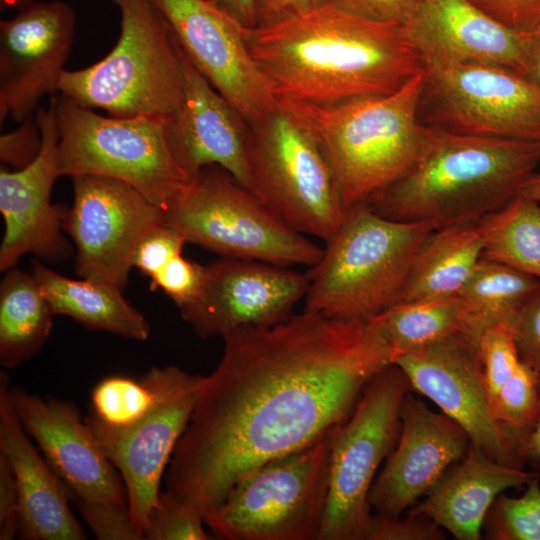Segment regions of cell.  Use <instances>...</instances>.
<instances>
[{
	"label": "cell",
	"mask_w": 540,
	"mask_h": 540,
	"mask_svg": "<svg viewBox=\"0 0 540 540\" xmlns=\"http://www.w3.org/2000/svg\"><path fill=\"white\" fill-rule=\"evenodd\" d=\"M247 153L252 192L294 230L329 240L347 211L334 170L305 122L278 100L248 125Z\"/></svg>",
	"instance_id": "obj_8"
},
{
	"label": "cell",
	"mask_w": 540,
	"mask_h": 540,
	"mask_svg": "<svg viewBox=\"0 0 540 540\" xmlns=\"http://www.w3.org/2000/svg\"><path fill=\"white\" fill-rule=\"evenodd\" d=\"M490 408L496 421L506 430L517 454L519 443L535 427L540 415L538 383L524 364L520 362L491 401Z\"/></svg>",
	"instance_id": "obj_33"
},
{
	"label": "cell",
	"mask_w": 540,
	"mask_h": 540,
	"mask_svg": "<svg viewBox=\"0 0 540 540\" xmlns=\"http://www.w3.org/2000/svg\"><path fill=\"white\" fill-rule=\"evenodd\" d=\"M539 283V279L506 265L480 259L458 294L465 306L470 344L479 349L486 329L511 321Z\"/></svg>",
	"instance_id": "obj_31"
},
{
	"label": "cell",
	"mask_w": 540,
	"mask_h": 540,
	"mask_svg": "<svg viewBox=\"0 0 540 540\" xmlns=\"http://www.w3.org/2000/svg\"><path fill=\"white\" fill-rule=\"evenodd\" d=\"M54 102L61 176L116 179L163 210L191 179L173 155L166 119L103 116L61 93Z\"/></svg>",
	"instance_id": "obj_7"
},
{
	"label": "cell",
	"mask_w": 540,
	"mask_h": 540,
	"mask_svg": "<svg viewBox=\"0 0 540 540\" xmlns=\"http://www.w3.org/2000/svg\"><path fill=\"white\" fill-rule=\"evenodd\" d=\"M54 313L34 275L15 267L0 285V363L12 369L38 354L53 328Z\"/></svg>",
	"instance_id": "obj_28"
},
{
	"label": "cell",
	"mask_w": 540,
	"mask_h": 540,
	"mask_svg": "<svg viewBox=\"0 0 540 540\" xmlns=\"http://www.w3.org/2000/svg\"><path fill=\"white\" fill-rule=\"evenodd\" d=\"M73 203L63 229L76 246L75 272L81 278L124 289L134 251L165 212L137 189L100 176H74Z\"/></svg>",
	"instance_id": "obj_13"
},
{
	"label": "cell",
	"mask_w": 540,
	"mask_h": 540,
	"mask_svg": "<svg viewBox=\"0 0 540 540\" xmlns=\"http://www.w3.org/2000/svg\"><path fill=\"white\" fill-rule=\"evenodd\" d=\"M244 30L257 26V0H207Z\"/></svg>",
	"instance_id": "obj_47"
},
{
	"label": "cell",
	"mask_w": 540,
	"mask_h": 540,
	"mask_svg": "<svg viewBox=\"0 0 540 540\" xmlns=\"http://www.w3.org/2000/svg\"><path fill=\"white\" fill-rule=\"evenodd\" d=\"M42 135L37 157L27 166L0 169V212L4 235L0 245V270L15 267L25 254L49 262L66 260L72 248L63 235L66 208L51 201L55 180L61 176L57 166L58 130L54 96L48 108L35 112Z\"/></svg>",
	"instance_id": "obj_17"
},
{
	"label": "cell",
	"mask_w": 540,
	"mask_h": 540,
	"mask_svg": "<svg viewBox=\"0 0 540 540\" xmlns=\"http://www.w3.org/2000/svg\"><path fill=\"white\" fill-rule=\"evenodd\" d=\"M370 319L385 339L393 364L400 356L432 343L459 338L470 344L465 306L458 295L398 303Z\"/></svg>",
	"instance_id": "obj_29"
},
{
	"label": "cell",
	"mask_w": 540,
	"mask_h": 540,
	"mask_svg": "<svg viewBox=\"0 0 540 540\" xmlns=\"http://www.w3.org/2000/svg\"><path fill=\"white\" fill-rule=\"evenodd\" d=\"M539 164L540 141L429 127L412 167L365 203L388 219L429 221L436 229L477 222L517 196Z\"/></svg>",
	"instance_id": "obj_3"
},
{
	"label": "cell",
	"mask_w": 540,
	"mask_h": 540,
	"mask_svg": "<svg viewBox=\"0 0 540 540\" xmlns=\"http://www.w3.org/2000/svg\"><path fill=\"white\" fill-rule=\"evenodd\" d=\"M539 476L537 471L500 463L470 444L464 457L409 513L429 518L457 540H478L496 497L506 489L526 486Z\"/></svg>",
	"instance_id": "obj_25"
},
{
	"label": "cell",
	"mask_w": 540,
	"mask_h": 540,
	"mask_svg": "<svg viewBox=\"0 0 540 540\" xmlns=\"http://www.w3.org/2000/svg\"><path fill=\"white\" fill-rule=\"evenodd\" d=\"M328 3H331V0H257V26L270 24Z\"/></svg>",
	"instance_id": "obj_46"
},
{
	"label": "cell",
	"mask_w": 540,
	"mask_h": 540,
	"mask_svg": "<svg viewBox=\"0 0 540 540\" xmlns=\"http://www.w3.org/2000/svg\"><path fill=\"white\" fill-rule=\"evenodd\" d=\"M35 1L36 0H0V8L1 10H8V9L21 10L31 5Z\"/></svg>",
	"instance_id": "obj_51"
},
{
	"label": "cell",
	"mask_w": 540,
	"mask_h": 540,
	"mask_svg": "<svg viewBox=\"0 0 540 540\" xmlns=\"http://www.w3.org/2000/svg\"><path fill=\"white\" fill-rule=\"evenodd\" d=\"M419 119L447 132L540 141V87L490 64L423 68Z\"/></svg>",
	"instance_id": "obj_12"
},
{
	"label": "cell",
	"mask_w": 540,
	"mask_h": 540,
	"mask_svg": "<svg viewBox=\"0 0 540 540\" xmlns=\"http://www.w3.org/2000/svg\"><path fill=\"white\" fill-rule=\"evenodd\" d=\"M76 29L66 2H34L0 21V122L21 123L59 91Z\"/></svg>",
	"instance_id": "obj_14"
},
{
	"label": "cell",
	"mask_w": 540,
	"mask_h": 540,
	"mask_svg": "<svg viewBox=\"0 0 540 540\" xmlns=\"http://www.w3.org/2000/svg\"><path fill=\"white\" fill-rule=\"evenodd\" d=\"M9 384L1 371L0 453L17 484L18 536L25 540H84L86 533L72 512L67 487L20 423Z\"/></svg>",
	"instance_id": "obj_24"
},
{
	"label": "cell",
	"mask_w": 540,
	"mask_h": 540,
	"mask_svg": "<svg viewBox=\"0 0 540 540\" xmlns=\"http://www.w3.org/2000/svg\"><path fill=\"white\" fill-rule=\"evenodd\" d=\"M442 528L429 518L409 513L404 519L372 516L366 540H442Z\"/></svg>",
	"instance_id": "obj_42"
},
{
	"label": "cell",
	"mask_w": 540,
	"mask_h": 540,
	"mask_svg": "<svg viewBox=\"0 0 540 540\" xmlns=\"http://www.w3.org/2000/svg\"><path fill=\"white\" fill-rule=\"evenodd\" d=\"M492 19L523 37L540 30V0H468Z\"/></svg>",
	"instance_id": "obj_41"
},
{
	"label": "cell",
	"mask_w": 540,
	"mask_h": 540,
	"mask_svg": "<svg viewBox=\"0 0 540 540\" xmlns=\"http://www.w3.org/2000/svg\"><path fill=\"white\" fill-rule=\"evenodd\" d=\"M539 480L530 481L520 497H496L483 524L488 539L540 540Z\"/></svg>",
	"instance_id": "obj_34"
},
{
	"label": "cell",
	"mask_w": 540,
	"mask_h": 540,
	"mask_svg": "<svg viewBox=\"0 0 540 540\" xmlns=\"http://www.w3.org/2000/svg\"><path fill=\"white\" fill-rule=\"evenodd\" d=\"M205 267L201 293L180 310L201 338L282 322L292 315L309 286L307 274L262 261L222 257Z\"/></svg>",
	"instance_id": "obj_16"
},
{
	"label": "cell",
	"mask_w": 540,
	"mask_h": 540,
	"mask_svg": "<svg viewBox=\"0 0 540 540\" xmlns=\"http://www.w3.org/2000/svg\"><path fill=\"white\" fill-rule=\"evenodd\" d=\"M424 0H331V4L356 16L381 23L404 25Z\"/></svg>",
	"instance_id": "obj_44"
},
{
	"label": "cell",
	"mask_w": 540,
	"mask_h": 540,
	"mask_svg": "<svg viewBox=\"0 0 540 540\" xmlns=\"http://www.w3.org/2000/svg\"><path fill=\"white\" fill-rule=\"evenodd\" d=\"M330 452L331 435L261 465L204 516L205 525L226 540H319Z\"/></svg>",
	"instance_id": "obj_10"
},
{
	"label": "cell",
	"mask_w": 540,
	"mask_h": 540,
	"mask_svg": "<svg viewBox=\"0 0 540 540\" xmlns=\"http://www.w3.org/2000/svg\"><path fill=\"white\" fill-rule=\"evenodd\" d=\"M222 338L164 478L166 497L203 519L248 473L331 435L393 365L371 319L304 310Z\"/></svg>",
	"instance_id": "obj_1"
},
{
	"label": "cell",
	"mask_w": 540,
	"mask_h": 540,
	"mask_svg": "<svg viewBox=\"0 0 540 540\" xmlns=\"http://www.w3.org/2000/svg\"><path fill=\"white\" fill-rule=\"evenodd\" d=\"M483 237L481 259L540 280V203L518 194L477 221Z\"/></svg>",
	"instance_id": "obj_32"
},
{
	"label": "cell",
	"mask_w": 540,
	"mask_h": 540,
	"mask_svg": "<svg viewBox=\"0 0 540 540\" xmlns=\"http://www.w3.org/2000/svg\"><path fill=\"white\" fill-rule=\"evenodd\" d=\"M277 100L333 103L386 95L423 70L403 25L328 3L245 33Z\"/></svg>",
	"instance_id": "obj_2"
},
{
	"label": "cell",
	"mask_w": 540,
	"mask_h": 540,
	"mask_svg": "<svg viewBox=\"0 0 540 540\" xmlns=\"http://www.w3.org/2000/svg\"><path fill=\"white\" fill-rule=\"evenodd\" d=\"M187 243L185 238L167 223L158 225L146 233L138 243L132 266L152 278L172 258L182 254Z\"/></svg>",
	"instance_id": "obj_40"
},
{
	"label": "cell",
	"mask_w": 540,
	"mask_h": 540,
	"mask_svg": "<svg viewBox=\"0 0 540 540\" xmlns=\"http://www.w3.org/2000/svg\"><path fill=\"white\" fill-rule=\"evenodd\" d=\"M423 70L400 89L333 103L279 100L320 142L346 211L400 179L415 163L429 127L419 119Z\"/></svg>",
	"instance_id": "obj_4"
},
{
	"label": "cell",
	"mask_w": 540,
	"mask_h": 540,
	"mask_svg": "<svg viewBox=\"0 0 540 540\" xmlns=\"http://www.w3.org/2000/svg\"><path fill=\"white\" fill-rule=\"evenodd\" d=\"M409 391L404 372L388 366L367 383L350 417L331 434L328 500L319 540H366L373 516L369 492L396 445L401 405Z\"/></svg>",
	"instance_id": "obj_11"
},
{
	"label": "cell",
	"mask_w": 540,
	"mask_h": 540,
	"mask_svg": "<svg viewBox=\"0 0 540 540\" xmlns=\"http://www.w3.org/2000/svg\"><path fill=\"white\" fill-rule=\"evenodd\" d=\"M482 252L483 237L477 222L435 229L416 253L398 303L457 296Z\"/></svg>",
	"instance_id": "obj_27"
},
{
	"label": "cell",
	"mask_w": 540,
	"mask_h": 540,
	"mask_svg": "<svg viewBox=\"0 0 540 540\" xmlns=\"http://www.w3.org/2000/svg\"><path fill=\"white\" fill-rule=\"evenodd\" d=\"M435 229L429 221L388 219L365 202L350 208L307 274L304 310L363 320L396 305L416 253Z\"/></svg>",
	"instance_id": "obj_5"
},
{
	"label": "cell",
	"mask_w": 540,
	"mask_h": 540,
	"mask_svg": "<svg viewBox=\"0 0 540 540\" xmlns=\"http://www.w3.org/2000/svg\"><path fill=\"white\" fill-rule=\"evenodd\" d=\"M178 50L184 75L183 97L178 110L167 120L176 161L190 178L207 166H219L252 192L247 122L210 84L179 43Z\"/></svg>",
	"instance_id": "obj_22"
},
{
	"label": "cell",
	"mask_w": 540,
	"mask_h": 540,
	"mask_svg": "<svg viewBox=\"0 0 540 540\" xmlns=\"http://www.w3.org/2000/svg\"><path fill=\"white\" fill-rule=\"evenodd\" d=\"M404 30L423 68L490 64L522 75L526 37L507 29L468 0H424Z\"/></svg>",
	"instance_id": "obj_23"
},
{
	"label": "cell",
	"mask_w": 540,
	"mask_h": 540,
	"mask_svg": "<svg viewBox=\"0 0 540 540\" xmlns=\"http://www.w3.org/2000/svg\"><path fill=\"white\" fill-rule=\"evenodd\" d=\"M120 11V35L99 62L65 70L59 92L111 116L170 119L183 97L178 43L155 0H111Z\"/></svg>",
	"instance_id": "obj_6"
},
{
	"label": "cell",
	"mask_w": 540,
	"mask_h": 540,
	"mask_svg": "<svg viewBox=\"0 0 540 540\" xmlns=\"http://www.w3.org/2000/svg\"><path fill=\"white\" fill-rule=\"evenodd\" d=\"M164 212L187 242L224 258L312 267L323 253L216 165L192 177Z\"/></svg>",
	"instance_id": "obj_9"
},
{
	"label": "cell",
	"mask_w": 540,
	"mask_h": 540,
	"mask_svg": "<svg viewBox=\"0 0 540 540\" xmlns=\"http://www.w3.org/2000/svg\"><path fill=\"white\" fill-rule=\"evenodd\" d=\"M19 531V497L14 473L0 453V540H12Z\"/></svg>",
	"instance_id": "obj_45"
},
{
	"label": "cell",
	"mask_w": 540,
	"mask_h": 540,
	"mask_svg": "<svg viewBox=\"0 0 540 540\" xmlns=\"http://www.w3.org/2000/svg\"><path fill=\"white\" fill-rule=\"evenodd\" d=\"M412 391L432 400L468 434L471 444L494 460L523 468L506 430L494 418L478 350L455 338L426 345L394 363Z\"/></svg>",
	"instance_id": "obj_18"
},
{
	"label": "cell",
	"mask_w": 540,
	"mask_h": 540,
	"mask_svg": "<svg viewBox=\"0 0 540 540\" xmlns=\"http://www.w3.org/2000/svg\"><path fill=\"white\" fill-rule=\"evenodd\" d=\"M519 194L540 203V173H533L523 184Z\"/></svg>",
	"instance_id": "obj_50"
},
{
	"label": "cell",
	"mask_w": 540,
	"mask_h": 540,
	"mask_svg": "<svg viewBox=\"0 0 540 540\" xmlns=\"http://www.w3.org/2000/svg\"><path fill=\"white\" fill-rule=\"evenodd\" d=\"M539 400H540V386ZM518 456L524 464L527 461L540 462V415L535 427L521 440Z\"/></svg>",
	"instance_id": "obj_49"
},
{
	"label": "cell",
	"mask_w": 540,
	"mask_h": 540,
	"mask_svg": "<svg viewBox=\"0 0 540 540\" xmlns=\"http://www.w3.org/2000/svg\"><path fill=\"white\" fill-rule=\"evenodd\" d=\"M155 2L188 58L248 125L276 107L278 100L248 49L247 30L207 0Z\"/></svg>",
	"instance_id": "obj_15"
},
{
	"label": "cell",
	"mask_w": 540,
	"mask_h": 540,
	"mask_svg": "<svg viewBox=\"0 0 540 540\" xmlns=\"http://www.w3.org/2000/svg\"><path fill=\"white\" fill-rule=\"evenodd\" d=\"M69 498L97 539H144L131 519L128 506L86 501L72 495Z\"/></svg>",
	"instance_id": "obj_38"
},
{
	"label": "cell",
	"mask_w": 540,
	"mask_h": 540,
	"mask_svg": "<svg viewBox=\"0 0 540 540\" xmlns=\"http://www.w3.org/2000/svg\"><path fill=\"white\" fill-rule=\"evenodd\" d=\"M411 392L402 401L396 445L369 492L371 508L383 516L399 517L416 505L471 444L459 424L430 410Z\"/></svg>",
	"instance_id": "obj_21"
},
{
	"label": "cell",
	"mask_w": 540,
	"mask_h": 540,
	"mask_svg": "<svg viewBox=\"0 0 540 540\" xmlns=\"http://www.w3.org/2000/svg\"><path fill=\"white\" fill-rule=\"evenodd\" d=\"M180 370L170 365L152 367L137 378L124 374L104 377L92 389L86 423L95 436L131 427L155 408Z\"/></svg>",
	"instance_id": "obj_30"
},
{
	"label": "cell",
	"mask_w": 540,
	"mask_h": 540,
	"mask_svg": "<svg viewBox=\"0 0 540 540\" xmlns=\"http://www.w3.org/2000/svg\"><path fill=\"white\" fill-rule=\"evenodd\" d=\"M42 135L35 114L13 131L0 136V159L2 165L11 166L14 170L30 164L39 154Z\"/></svg>",
	"instance_id": "obj_43"
},
{
	"label": "cell",
	"mask_w": 540,
	"mask_h": 540,
	"mask_svg": "<svg viewBox=\"0 0 540 540\" xmlns=\"http://www.w3.org/2000/svg\"><path fill=\"white\" fill-rule=\"evenodd\" d=\"M522 76L540 87V30L526 37V59Z\"/></svg>",
	"instance_id": "obj_48"
},
{
	"label": "cell",
	"mask_w": 540,
	"mask_h": 540,
	"mask_svg": "<svg viewBox=\"0 0 540 540\" xmlns=\"http://www.w3.org/2000/svg\"><path fill=\"white\" fill-rule=\"evenodd\" d=\"M520 362L540 386V283L511 320Z\"/></svg>",
	"instance_id": "obj_39"
},
{
	"label": "cell",
	"mask_w": 540,
	"mask_h": 540,
	"mask_svg": "<svg viewBox=\"0 0 540 540\" xmlns=\"http://www.w3.org/2000/svg\"><path fill=\"white\" fill-rule=\"evenodd\" d=\"M204 379L181 369L155 408L140 421L125 430L96 436L122 478L131 519L142 535Z\"/></svg>",
	"instance_id": "obj_20"
},
{
	"label": "cell",
	"mask_w": 540,
	"mask_h": 540,
	"mask_svg": "<svg viewBox=\"0 0 540 540\" xmlns=\"http://www.w3.org/2000/svg\"><path fill=\"white\" fill-rule=\"evenodd\" d=\"M478 356L491 403L520 364L511 321L500 322L485 330Z\"/></svg>",
	"instance_id": "obj_35"
},
{
	"label": "cell",
	"mask_w": 540,
	"mask_h": 540,
	"mask_svg": "<svg viewBox=\"0 0 540 540\" xmlns=\"http://www.w3.org/2000/svg\"><path fill=\"white\" fill-rule=\"evenodd\" d=\"M10 395L24 430L64 482L69 495L128 506L120 474L77 406L17 387L10 388Z\"/></svg>",
	"instance_id": "obj_19"
},
{
	"label": "cell",
	"mask_w": 540,
	"mask_h": 540,
	"mask_svg": "<svg viewBox=\"0 0 540 540\" xmlns=\"http://www.w3.org/2000/svg\"><path fill=\"white\" fill-rule=\"evenodd\" d=\"M205 276V266L187 260L180 254L150 278V288L162 290L181 310L198 298Z\"/></svg>",
	"instance_id": "obj_37"
},
{
	"label": "cell",
	"mask_w": 540,
	"mask_h": 540,
	"mask_svg": "<svg viewBox=\"0 0 540 540\" xmlns=\"http://www.w3.org/2000/svg\"><path fill=\"white\" fill-rule=\"evenodd\" d=\"M33 275L54 315H65L86 328L145 341L151 334L146 318L114 285L71 279L33 261Z\"/></svg>",
	"instance_id": "obj_26"
},
{
	"label": "cell",
	"mask_w": 540,
	"mask_h": 540,
	"mask_svg": "<svg viewBox=\"0 0 540 540\" xmlns=\"http://www.w3.org/2000/svg\"><path fill=\"white\" fill-rule=\"evenodd\" d=\"M204 519L169 500L163 491L147 518L144 539L148 540H208Z\"/></svg>",
	"instance_id": "obj_36"
}]
</instances>
